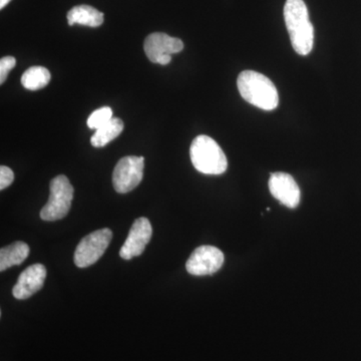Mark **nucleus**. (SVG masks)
Here are the masks:
<instances>
[{
  "label": "nucleus",
  "instance_id": "1",
  "mask_svg": "<svg viewBox=\"0 0 361 361\" xmlns=\"http://www.w3.org/2000/svg\"><path fill=\"white\" fill-rule=\"evenodd\" d=\"M284 20L292 47L300 56H307L313 49L314 30L303 0H286Z\"/></svg>",
  "mask_w": 361,
  "mask_h": 361
},
{
  "label": "nucleus",
  "instance_id": "2",
  "mask_svg": "<svg viewBox=\"0 0 361 361\" xmlns=\"http://www.w3.org/2000/svg\"><path fill=\"white\" fill-rule=\"evenodd\" d=\"M237 87L246 102L261 110H275L279 104L276 87L269 78L257 71H242L237 80Z\"/></svg>",
  "mask_w": 361,
  "mask_h": 361
},
{
  "label": "nucleus",
  "instance_id": "3",
  "mask_svg": "<svg viewBox=\"0 0 361 361\" xmlns=\"http://www.w3.org/2000/svg\"><path fill=\"white\" fill-rule=\"evenodd\" d=\"M190 157L195 169L202 174L221 175L227 170L228 161L224 152L209 135L195 137L190 148Z\"/></svg>",
  "mask_w": 361,
  "mask_h": 361
},
{
  "label": "nucleus",
  "instance_id": "4",
  "mask_svg": "<svg viewBox=\"0 0 361 361\" xmlns=\"http://www.w3.org/2000/svg\"><path fill=\"white\" fill-rule=\"evenodd\" d=\"M75 190L65 175H59L51 182L49 201L40 211V218L44 221H58L70 212Z\"/></svg>",
  "mask_w": 361,
  "mask_h": 361
},
{
  "label": "nucleus",
  "instance_id": "5",
  "mask_svg": "<svg viewBox=\"0 0 361 361\" xmlns=\"http://www.w3.org/2000/svg\"><path fill=\"white\" fill-rule=\"evenodd\" d=\"M113 232L109 228L97 230L85 236L75 252V264L80 268L89 267L99 261L110 245Z\"/></svg>",
  "mask_w": 361,
  "mask_h": 361
},
{
  "label": "nucleus",
  "instance_id": "6",
  "mask_svg": "<svg viewBox=\"0 0 361 361\" xmlns=\"http://www.w3.org/2000/svg\"><path fill=\"white\" fill-rule=\"evenodd\" d=\"M144 157L128 156L121 159L113 173L114 188L118 193L126 194L139 186L144 175Z\"/></svg>",
  "mask_w": 361,
  "mask_h": 361
},
{
  "label": "nucleus",
  "instance_id": "7",
  "mask_svg": "<svg viewBox=\"0 0 361 361\" xmlns=\"http://www.w3.org/2000/svg\"><path fill=\"white\" fill-rule=\"evenodd\" d=\"M184 49V44L177 37H172L163 32H154L147 37L144 51L147 58L154 63L167 66L172 61V54Z\"/></svg>",
  "mask_w": 361,
  "mask_h": 361
},
{
  "label": "nucleus",
  "instance_id": "8",
  "mask_svg": "<svg viewBox=\"0 0 361 361\" xmlns=\"http://www.w3.org/2000/svg\"><path fill=\"white\" fill-rule=\"evenodd\" d=\"M224 254L214 246H201L195 249L186 263L188 273L195 276L212 275L222 267Z\"/></svg>",
  "mask_w": 361,
  "mask_h": 361
},
{
  "label": "nucleus",
  "instance_id": "9",
  "mask_svg": "<svg viewBox=\"0 0 361 361\" xmlns=\"http://www.w3.org/2000/svg\"><path fill=\"white\" fill-rule=\"evenodd\" d=\"M153 234V228L147 218L141 217L135 221L130 227L129 235L120 250V256L125 260H130L141 255L148 245Z\"/></svg>",
  "mask_w": 361,
  "mask_h": 361
},
{
  "label": "nucleus",
  "instance_id": "10",
  "mask_svg": "<svg viewBox=\"0 0 361 361\" xmlns=\"http://www.w3.org/2000/svg\"><path fill=\"white\" fill-rule=\"evenodd\" d=\"M269 190L271 195L276 200L288 208H296L300 203V189L293 177L286 173L277 172L271 174Z\"/></svg>",
  "mask_w": 361,
  "mask_h": 361
},
{
  "label": "nucleus",
  "instance_id": "11",
  "mask_svg": "<svg viewBox=\"0 0 361 361\" xmlns=\"http://www.w3.org/2000/svg\"><path fill=\"white\" fill-rule=\"evenodd\" d=\"M47 269L42 264H33L20 273L18 282L14 285V298L25 300L39 292L44 286Z\"/></svg>",
  "mask_w": 361,
  "mask_h": 361
},
{
  "label": "nucleus",
  "instance_id": "12",
  "mask_svg": "<svg viewBox=\"0 0 361 361\" xmlns=\"http://www.w3.org/2000/svg\"><path fill=\"white\" fill-rule=\"evenodd\" d=\"M68 25H80L99 27L104 23V13L90 6L73 7L68 13Z\"/></svg>",
  "mask_w": 361,
  "mask_h": 361
},
{
  "label": "nucleus",
  "instance_id": "13",
  "mask_svg": "<svg viewBox=\"0 0 361 361\" xmlns=\"http://www.w3.org/2000/svg\"><path fill=\"white\" fill-rule=\"evenodd\" d=\"M30 255V247L25 242H14L0 250V271L4 272L14 265H20Z\"/></svg>",
  "mask_w": 361,
  "mask_h": 361
},
{
  "label": "nucleus",
  "instance_id": "14",
  "mask_svg": "<svg viewBox=\"0 0 361 361\" xmlns=\"http://www.w3.org/2000/svg\"><path fill=\"white\" fill-rule=\"evenodd\" d=\"M123 130V123L121 118H113L110 122L106 123L103 127L96 130L90 142L94 148H103L109 142L116 139Z\"/></svg>",
  "mask_w": 361,
  "mask_h": 361
},
{
  "label": "nucleus",
  "instance_id": "15",
  "mask_svg": "<svg viewBox=\"0 0 361 361\" xmlns=\"http://www.w3.org/2000/svg\"><path fill=\"white\" fill-rule=\"evenodd\" d=\"M51 73L44 66H32L21 77V84L26 90L44 89L51 82Z\"/></svg>",
  "mask_w": 361,
  "mask_h": 361
},
{
  "label": "nucleus",
  "instance_id": "16",
  "mask_svg": "<svg viewBox=\"0 0 361 361\" xmlns=\"http://www.w3.org/2000/svg\"><path fill=\"white\" fill-rule=\"evenodd\" d=\"M113 118V110L110 106H103L92 111L87 121V127L92 130H97L103 127Z\"/></svg>",
  "mask_w": 361,
  "mask_h": 361
},
{
  "label": "nucleus",
  "instance_id": "17",
  "mask_svg": "<svg viewBox=\"0 0 361 361\" xmlns=\"http://www.w3.org/2000/svg\"><path fill=\"white\" fill-rule=\"evenodd\" d=\"M16 65V59L13 56H4L0 59V84H4L9 71Z\"/></svg>",
  "mask_w": 361,
  "mask_h": 361
},
{
  "label": "nucleus",
  "instance_id": "18",
  "mask_svg": "<svg viewBox=\"0 0 361 361\" xmlns=\"http://www.w3.org/2000/svg\"><path fill=\"white\" fill-rule=\"evenodd\" d=\"M14 174L13 170L6 166L0 167V190L6 189L13 184Z\"/></svg>",
  "mask_w": 361,
  "mask_h": 361
},
{
  "label": "nucleus",
  "instance_id": "19",
  "mask_svg": "<svg viewBox=\"0 0 361 361\" xmlns=\"http://www.w3.org/2000/svg\"><path fill=\"white\" fill-rule=\"evenodd\" d=\"M11 0H0V9H4Z\"/></svg>",
  "mask_w": 361,
  "mask_h": 361
}]
</instances>
